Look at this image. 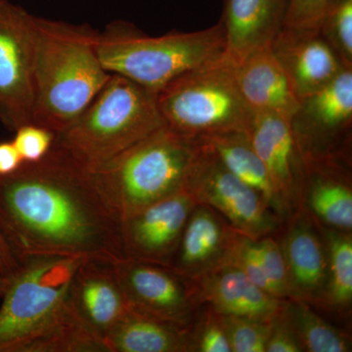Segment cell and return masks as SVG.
<instances>
[{"label":"cell","instance_id":"cell-1","mask_svg":"<svg viewBox=\"0 0 352 352\" xmlns=\"http://www.w3.org/2000/svg\"><path fill=\"white\" fill-rule=\"evenodd\" d=\"M0 236L19 263L36 258H124L120 221L89 171L61 148L0 177Z\"/></svg>","mask_w":352,"mask_h":352},{"label":"cell","instance_id":"cell-2","mask_svg":"<svg viewBox=\"0 0 352 352\" xmlns=\"http://www.w3.org/2000/svg\"><path fill=\"white\" fill-rule=\"evenodd\" d=\"M99 32L34 16V101L31 124L55 134L91 103L112 74L101 63Z\"/></svg>","mask_w":352,"mask_h":352},{"label":"cell","instance_id":"cell-3","mask_svg":"<svg viewBox=\"0 0 352 352\" xmlns=\"http://www.w3.org/2000/svg\"><path fill=\"white\" fill-rule=\"evenodd\" d=\"M201 151L198 139L164 126L88 171L102 200L122 221L184 189Z\"/></svg>","mask_w":352,"mask_h":352},{"label":"cell","instance_id":"cell-4","mask_svg":"<svg viewBox=\"0 0 352 352\" xmlns=\"http://www.w3.org/2000/svg\"><path fill=\"white\" fill-rule=\"evenodd\" d=\"M164 126L157 92L111 75L91 103L56 134L54 143L91 170Z\"/></svg>","mask_w":352,"mask_h":352},{"label":"cell","instance_id":"cell-5","mask_svg":"<svg viewBox=\"0 0 352 352\" xmlns=\"http://www.w3.org/2000/svg\"><path fill=\"white\" fill-rule=\"evenodd\" d=\"M97 46L106 71L157 92L190 69L223 57L226 38L221 20L201 31L162 36L119 20L99 32Z\"/></svg>","mask_w":352,"mask_h":352},{"label":"cell","instance_id":"cell-6","mask_svg":"<svg viewBox=\"0 0 352 352\" xmlns=\"http://www.w3.org/2000/svg\"><path fill=\"white\" fill-rule=\"evenodd\" d=\"M157 104L166 126L192 139L248 132L254 116L223 57L171 80L157 92Z\"/></svg>","mask_w":352,"mask_h":352},{"label":"cell","instance_id":"cell-7","mask_svg":"<svg viewBox=\"0 0 352 352\" xmlns=\"http://www.w3.org/2000/svg\"><path fill=\"white\" fill-rule=\"evenodd\" d=\"M83 259L36 258L9 277L0 307V352H25L64 314L69 284Z\"/></svg>","mask_w":352,"mask_h":352},{"label":"cell","instance_id":"cell-8","mask_svg":"<svg viewBox=\"0 0 352 352\" xmlns=\"http://www.w3.org/2000/svg\"><path fill=\"white\" fill-rule=\"evenodd\" d=\"M200 143V157L186 185L196 203L212 208L250 239L259 240L281 231L284 222L263 197L227 170Z\"/></svg>","mask_w":352,"mask_h":352},{"label":"cell","instance_id":"cell-9","mask_svg":"<svg viewBox=\"0 0 352 352\" xmlns=\"http://www.w3.org/2000/svg\"><path fill=\"white\" fill-rule=\"evenodd\" d=\"M34 101V16L0 0V122L15 131L31 124Z\"/></svg>","mask_w":352,"mask_h":352},{"label":"cell","instance_id":"cell-10","mask_svg":"<svg viewBox=\"0 0 352 352\" xmlns=\"http://www.w3.org/2000/svg\"><path fill=\"white\" fill-rule=\"evenodd\" d=\"M127 307L136 314L192 325L201 305L195 281L170 267L124 258L113 263Z\"/></svg>","mask_w":352,"mask_h":352},{"label":"cell","instance_id":"cell-11","mask_svg":"<svg viewBox=\"0 0 352 352\" xmlns=\"http://www.w3.org/2000/svg\"><path fill=\"white\" fill-rule=\"evenodd\" d=\"M303 157L347 155L352 124V69L300 101L291 119Z\"/></svg>","mask_w":352,"mask_h":352},{"label":"cell","instance_id":"cell-12","mask_svg":"<svg viewBox=\"0 0 352 352\" xmlns=\"http://www.w3.org/2000/svg\"><path fill=\"white\" fill-rule=\"evenodd\" d=\"M196 205L195 198L185 187L122 220L124 258L170 268Z\"/></svg>","mask_w":352,"mask_h":352},{"label":"cell","instance_id":"cell-13","mask_svg":"<svg viewBox=\"0 0 352 352\" xmlns=\"http://www.w3.org/2000/svg\"><path fill=\"white\" fill-rule=\"evenodd\" d=\"M280 237L288 267L289 300L320 307L328 276V252L316 222L302 208L285 221Z\"/></svg>","mask_w":352,"mask_h":352},{"label":"cell","instance_id":"cell-14","mask_svg":"<svg viewBox=\"0 0 352 352\" xmlns=\"http://www.w3.org/2000/svg\"><path fill=\"white\" fill-rule=\"evenodd\" d=\"M302 159L305 173L298 208H303L319 226L351 232L352 185L349 155Z\"/></svg>","mask_w":352,"mask_h":352},{"label":"cell","instance_id":"cell-15","mask_svg":"<svg viewBox=\"0 0 352 352\" xmlns=\"http://www.w3.org/2000/svg\"><path fill=\"white\" fill-rule=\"evenodd\" d=\"M243 237L219 212L197 204L187 220L170 268L182 277L197 280L232 263Z\"/></svg>","mask_w":352,"mask_h":352},{"label":"cell","instance_id":"cell-16","mask_svg":"<svg viewBox=\"0 0 352 352\" xmlns=\"http://www.w3.org/2000/svg\"><path fill=\"white\" fill-rule=\"evenodd\" d=\"M248 135L291 217L300 206L305 173L291 119L278 113H254Z\"/></svg>","mask_w":352,"mask_h":352},{"label":"cell","instance_id":"cell-17","mask_svg":"<svg viewBox=\"0 0 352 352\" xmlns=\"http://www.w3.org/2000/svg\"><path fill=\"white\" fill-rule=\"evenodd\" d=\"M270 48L300 101L326 87L347 69L319 29L283 27Z\"/></svg>","mask_w":352,"mask_h":352},{"label":"cell","instance_id":"cell-18","mask_svg":"<svg viewBox=\"0 0 352 352\" xmlns=\"http://www.w3.org/2000/svg\"><path fill=\"white\" fill-rule=\"evenodd\" d=\"M69 300L83 323L104 342L129 310L115 264L102 259L78 263L69 284Z\"/></svg>","mask_w":352,"mask_h":352},{"label":"cell","instance_id":"cell-19","mask_svg":"<svg viewBox=\"0 0 352 352\" xmlns=\"http://www.w3.org/2000/svg\"><path fill=\"white\" fill-rule=\"evenodd\" d=\"M287 0H226L223 58L236 67L254 53L270 47L284 25Z\"/></svg>","mask_w":352,"mask_h":352},{"label":"cell","instance_id":"cell-20","mask_svg":"<svg viewBox=\"0 0 352 352\" xmlns=\"http://www.w3.org/2000/svg\"><path fill=\"white\" fill-rule=\"evenodd\" d=\"M193 281L201 305L222 315L272 320L287 302L256 286L234 261Z\"/></svg>","mask_w":352,"mask_h":352},{"label":"cell","instance_id":"cell-21","mask_svg":"<svg viewBox=\"0 0 352 352\" xmlns=\"http://www.w3.org/2000/svg\"><path fill=\"white\" fill-rule=\"evenodd\" d=\"M241 94L254 113H278L292 119L300 100L270 47L234 67Z\"/></svg>","mask_w":352,"mask_h":352},{"label":"cell","instance_id":"cell-22","mask_svg":"<svg viewBox=\"0 0 352 352\" xmlns=\"http://www.w3.org/2000/svg\"><path fill=\"white\" fill-rule=\"evenodd\" d=\"M198 140L219 159L227 170L248 186L256 190L285 223L289 217L288 210L275 188L263 161L254 151L248 132H227Z\"/></svg>","mask_w":352,"mask_h":352},{"label":"cell","instance_id":"cell-23","mask_svg":"<svg viewBox=\"0 0 352 352\" xmlns=\"http://www.w3.org/2000/svg\"><path fill=\"white\" fill-rule=\"evenodd\" d=\"M105 344L108 352H193L192 325H178L129 309L106 336Z\"/></svg>","mask_w":352,"mask_h":352},{"label":"cell","instance_id":"cell-24","mask_svg":"<svg viewBox=\"0 0 352 352\" xmlns=\"http://www.w3.org/2000/svg\"><path fill=\"white\" fill-rule=\"evenodd\" d=\"M317 226L328 252L327 284L319 308L347 315L352 305V232Z\"/></svg>","mask_w":352,"mask_h":352},{"label":"cell","instance_id":"cell-25","mask_svg":"<svg viewBox=\"0 0 352 352\" xmlns=\"http://www.w3.org/2000/svg\"><path fill=\"white\" fill-rule=\"evenodd\" d=\"M286 314L303 349L308 352L351 351V337L316 314L311 305L288 300Z\"/></svg>","mask_w":352,"mask_h":352},{"label":"cell","instance_id":"cell-26","mask_svg":"<svg viewBox=\"0 0 352 352\" xmlns=\"http://www.w3.org/2000/svg\"><path fill=\"white\" fill-rule=\"evenodd\" d=\"M319 32L347 69H352V0H335Z\"/></svg>","mask_w":352,"mask_h":352},{"label":"cell","instance_id":"cell-27","mask_svg":"<svg viewBox=\"0 0 352 352\" xmlns=\"http://www.w3.org/2000/svg\"><path fill=\"white\" fill-rule=\"evenodd\" d=\"M222 317L232 352H265L273 319L263 320L230 315Z\"/></svg>","mask_w":352,"mask_h":352},{"label":"cell","instance_id":"cell-28","mask_svg":"<svg viewBox=\"0 0 352 352\" xmlns=\"http://www.w3.org/2000/svg\"><path fill=\"white\" fill-rule=\"evenodd\" d=\"M259 258L273 295L280 300H289V275L286 258L278 233L256 240Z\"/></svg>","mask_w":352,"mask_h":352},{"label":"cell","instance_id":"cell-29","mask_svg":"<svg viewBox=\"0 0 352 352\" xmlns=\"http://www.w3.org/2000/svg\"><path fill=\"white\" fill-rule=\"evenodd\" d=\"M192 324L193 352H232L223 317L210 305Z\"/></svg>","mask_w":352,"mask_h":352},{"label":"cell","instance_id":"cell-30","mask_svg":"<svg viewBox=\"0 0 352 352\" xmlns=\"http://www.w3.org/2000/svg\"><path fill=\"white\" fill-rule=\"evenodd\" d=\"M12 142L24 163L43 160L54 144L56 134L34 124H27L16 129Z\"/></svg>","mask_w":352,"mask_h":352},{"label":"cell","instance_id":"cell-31","mask_svg":"<svg viewBox=\"0 0 352 352\" xmlns=\"http://www.w3.org/2000/svg\"><path fill=\"white\" fill-rule=\"evenodd\" d=\"M335 0H287L283 27L314 30Z\"/></svg>","mask_w":352,"mask_h":352},{"label":"cell","instance_id":"cell-32","mask_svg":"<svg viewBox=\"0 0 352 352\" xmlns=\"http://www.w3.org/2000/svg\"><path fill=\"white\" fill-rule=\"evenodd\" d=\"M302 351H303L302 344L286 314V305H285L283 310L273 318L265 352Z\"/></svg>","mask_w":352,"mask_h":352},{"label":"cell","instance_id":"cell-33","mask_svg":"<svg viewBox=\"0 0 352 352\" xmlns=\"http://www.w3.org/2000/svg\"><path fill=\"white\" fill-rule=\"evenodd\" d=\"M24 164L12 141L0 142V177L12 175Z\"/></svg>","mask_w":352,"mask_h":352},{"label":"cell","instance_id":"cell-34","mask_svg":"<svg viewBox=\"0 0 352 352\" xmlns=\"http://www.w3.org/2000/svg\"><path fill=\"white\" fill-rule=\"evenodd\" d=\"M20 267V263L14 258L6 242L0 236V271L6 277H10Z\"/></svg>","mask_w":352,"mask_h":352},{"label":"cell","instance_id":"cell-35","mask_svg":"<svg viewBox=\"0 0 352 352\" xmlns=\"http://www.w3.org/2000/svg\"><path fill=\"white\" fill-rule=\"evenodd\" d=\"M9 278L6 277L3 273L0 271V298L6 293L7 286H8Z\"/></svg>","mask_w":352,"mask_h":352}]
</instances>
